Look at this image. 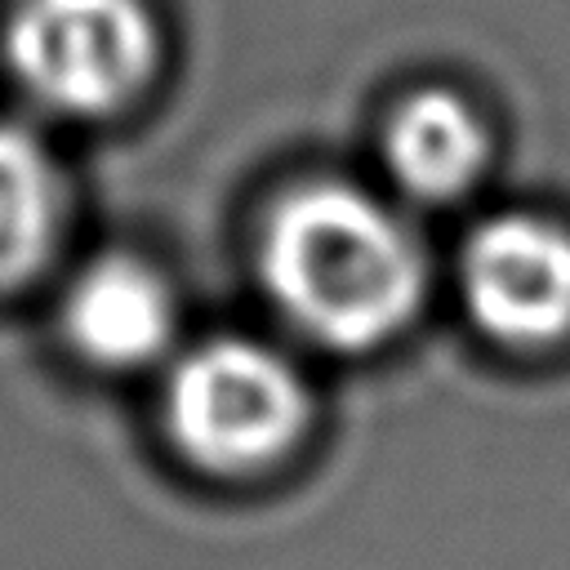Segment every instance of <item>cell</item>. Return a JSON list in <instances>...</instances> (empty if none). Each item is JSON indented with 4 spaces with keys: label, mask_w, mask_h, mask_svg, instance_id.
<instances>
[{
    "label": "cell",
    "mask_w": 570,
    "mask_h": 570,
    "mask_svg": "<svg viewBox=\"0 0 570 570\" xmlns=\"http://www.w3.org/2000/svg\"><path fill=\"white\" fill-rule=\"evenodd\" d=\"M312 414L303 374L267 343L205 338L165 383V428L183 459L214 476H249L294 450Z\"/></svg>",
    "instance_id": "obj_2"
},
{
    "label": "cell",
    "mask_w": 570,
    "mask_h": 570,
    "mask_svg": "<svg viewBox=\"0 0 570 570\" xmlns=\"http://www.w3.org/2000/svg\"><path fill=\"white\" fill-rule=\"evenodd\" d=\"M258 276L276 312L334 352L396 338L428 294L414 232L352 183L285 191L258 236Z\"/></svg>",
    "instance_id": "obj_1"
},
{
    "label": "cell",
    "mask_w": 570,
    "mask_h": 570,
    "mask_svg": "<svg viewBox=\"0 0 570 570\" xmlns=\"http://www.w3.org/2000/svg\"><path fill=\"white\" fill-rule=\"evenodd\" d=\"M468 316L508 347L570 338V232L539 214L485 218L459 254Z\"/></svg>",
    "instance_id": "obj_4"
},
{
    "label": "cell",
    "mask_w": 570,
    "mask_h": 570,
    "mask_svg": "<svg viewBox=\"0 0 570 570\" xmlns=\"http://www.w3.org/2000/svg\"><path fill=\"white\" fill-rule=\"evenodd\" d=\"M62 227V183L49 151L0 120V294L27 285L53 254Z\"/></svg>",
    "instance_id": "obj_7"
},
{
    "label": "cell",
    "mask_w": 570,
    "mask_h": 570,
    "mask_svg": "<svg viewBox=\"0 0 570 570\" xmlns=\"http://www.w3.org/2000/svg\"><path fill=\"white\" fill-rule=\"evenodd\" d=\"M178 330V303L169 281L134 258H94L62 298V334L76 356L98 370H138L160 361Z\"/></svg>",
    "instance_id": "obj_5"
},
{
    "label": "cell",
    "mask_w": 570,
    "mask_h": 570,
    "mask_svg": "<svg viewBox=\"0 0 570 570\" xmlns=\"http://www.w3.org/2000/svg\"><path fill=\"white\" fill-rule=\"evenodd\" d=\"M485 160V125L450 89H419L387 116L383 165L392 183L423 205L459 200L481 178Z\"/></svg>",
    "instance_id": "obj_6"
},
{
    "label": "cell",
    "mask_w": 570,
    "mask_h": 570,
    "mask_svg": "<svg viewBox=\"0 0 570 570\" xmlns=\"http://www.w3.org/2000/svg\"><path fill=\"white\" fill-rule=\"evenodd\" d=\"M142 0H22L4 27L13 85L45 111L94 120L134 102L156 71Z\"/></svg>",
    "instance_id": "obj_3"
}]
</instances>
